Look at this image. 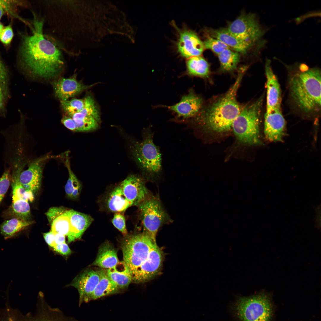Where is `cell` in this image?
I'll list each match as a JSON object with an SVG mask.
<instances>
[{
	"instance_id": "9c48e42d",
	"label": "cell",
	"mask_w": 321,
	"mask_h": 321,
	"mask_svg": "<svg viewBox=\"0 0 321 321\" xmlns=\"http://www.w3.org/2000/svg\"><path fill=\"white\" fill-rule=\"evenodd\" d=\"M138 206L144 233L156 241L159 228L171 220L157 196H149Z\"/></svg>"
},
{
	"instance_id": "836d02e7",
	"label": "cell",
	"mask_w": 321,
	"mask_h": 321,
	"mask_svg": "<svg viewBox=\"0 0 321 321\" xmlns=\"http://www.w3.org/2000/svg\"><path fill=\"white\" fill-rule=\"evenodd\" d=\"M8 76L7 69L0 57V87L5 97L8 94Z\"/></svg>"
},
{
	"instance_id": "3957f363",
	"label": "cell",
	"mask_w": 321,
	"mask_h": 321,
	"mask_svg": "<svg viewBox=\"0 0 321 321\" xmlns=\"http://www.w3.org/2000/svg\"><path fill=\"white\" fill-rule=\"evenodd\" d=\"M246 71L239 70L233 85L226 93L207 107L200 110L194 117L204 128L216 133L228 131L241 109L236 98L238 90Z\"/></svg>"
},
{
	"instance_id": "e0dca14e",
	"label": "cell",
	"mask_w": 321,
	"mask_h": 321,
	"mask_svg": "<svg viewBox=\"0 0 321 321\" xmlns=\"http://www.w3.org/2000/svg\"><path fill=\"white\" fill-rule=\"evenodd\" d=\"M76 75L69 78L61 77L52 83L55 96L61 101H65L90 88L78 81Z\"/></svg>"
},
{
	"instance_id": "4316f807",
	"label": "cell",
	"mask_w": 321,
	"mask_h": 321,
	"mask_svg": "<svg viewBox=\"0 0 321 321\" xmlns=\"http://www.w3.org/2000/svg\"><path fill=\"white\" fill-rule=\"evenodd\" d=\"M33 223V221L14 217L4 221L1 225V233L5 238H10Z\"/></svg>"
},
{
	"instance_id": "6da1fadb",
	"label": "cell",
	"mask_w": 321,
	"mask_h": 321,
	"mask_svg": "<svg viewBox=\"0 0 321 321\" xmlns=\"http://www.w3.org/2000/svg\"><path fill=\"white\" fill-rule=\"evenodd\" d=\"M31 34L22 36L19 57L22 68L31 76L50 79L60 73L64 62L62 53L43 34V20L34 18Z\"/></svg>"
},
{
	"instance_id": "8d00e7d4",
	"label": "cell",
	"mask_w": 321,
	"mask_h": 321,
	"mask_svg": "<svg viewBox=\"0 0 321 321\" xmlns=\"http://www.w3.org/2000/svg\"><path fill=\"white\" fill-rule=\"evenodd\" d=\"M67 210L64 207H52L50 208L45 213L48 219L50 224L57 217L64 213Z\"/></svg>"
},
{
	"instance_id": "4dcf8cb0",
	"label": "cell",
	"mask_w": 321,
	"mask_h": 321,
	"mask_svg": "<svg viewBox=\"0 0 321 321\" xmlns=\"http://www.w3.org/2000/svg\"><path fill=\"white\" fill-rule=\"evenodd\" d=\"M61 105L65 115H69L82 110L85 106L84 98H73L65 101H61Z\"/></svg>"
},
{
	"instance_id": "ee69618b",
	"label": "cell",
	"mask_w": 321,
	"mask_h": 321,
	"mask_svg": "<svg viewBox=\"0 0 321 321\" xmlns=\"http://www.w3.org/2000/svg\"><path fill=\"white\" fill-rule=\"evenodd\" d=\"M5 97L3 92L0 87V111L4 107V100Z\"/></svg>"
},
{
	"instance_id": "d4e9b609",
	"label": "cell",
	"mask_w": 321,
	"mask_h": 321,
	"mask_svg": "<svg viewBox=\"0 0 321 321\" xmlns=\"http://www.w3.org/2000/svg\"><path fill=\"white\" fill-rule=\"evenodd\" d=\"M107 204L109 210L116 213L124 211L133 205L125 196L119 185L111 192L107 200Z\"/></svg>"
},
{
	"instance_id": "7bdbcfd3",
	"label": "cell",
	"mask_w": 321,
	"mask_h": 321,
	"mask_svg": "<svg viewBox=\"0 0 321 321\" xmlns=\"http://www.w3.org/2000/svg\"><path fill=\"white\" fill-rule=\"evenodd\" d=\"M65 236L58 233H55L54 241L55 244H59L65 243Z\"/></svg>"
},
{
	"instance_id": "1f68e13d",
	"label": "cell",
	"mask_w": 321,
	"mask_h": 321,
	"mask_svg": "<svg viewBox=\"0 0 321 321\" xmlns=\"http://www.w3.org/2000/svg\"><path fill=\"white\" fill-rule=\"evenodd\" d=\"M204 49H209L217 55L226 49L230 48L218 39L208 35L203 42Z\"/></svg>"
},
{
	"instance_id": "cb8c5ba5",
	"label": "cell",
	"mask_w": 321,
	"mask_h": 321,
	"mask_svg": "<svg viewBox=\"0 0 321 321\" xmlns=\"http://www.w3.org/2000/svg\"><path fill=\"white\" fill-rule=\"evenodd\" d=\"M119 262L116 250L109 243L106 242L99 247L97 257L92 265L108 269Z\"/></svg>"
},
{
	"instance_id": "ffe728a7",
	"label": "cell",
	"mask_w": 321,
	"mask_h": 321,
	"mask_svg": "<svg viewBox=\"0 0 321 321\" xmlns=\"http://www.w3.org/2000/svg\"><path fill=\"white\" fill-rule=\"evenodd\" d=\"M90 215L71 209L70 216V230L67 235L69 243L81 238L93 221Z\"/></svg>"
},
{
	"instance_id": "b9f144b4",
	"label": "cell",
	"mask_w": 321,
	"mask_h": 321,
	"mask_svg": "<svg viewBox=\"0 0 321 321\" xmlns=\"http://www.w3.org/2000/svg\"><path fill=\"white\" fill-rule=\"evenodd\" d=\"M316 213L315 218L316 225L315 226L319 229H320V205L316 207L315 209Z\"/></svg>"
},
{
	"instance_id": "f546056e",
	"label": "cell",
	"mask_w": 321,
	"mask_h": 321,
	"mask_svg": "<svg viewBox=\"0 0 321 321\" xmlns=\"http://www.w3.org/2000/svg\"><path fill=\"white\" fill-rule=\"evenodd\" d=\"M71 210H67L56 218L51 224V231L67 236L70 230V216Z\"/></svg>"
},
{
	"instance_id": "8fae6325",
	"label": "cell",
	"mask_w": 321,
	"mask_h": 321,
	"mask_svg": "<svg viewBox=\"0 0 321 321\" xmlns=\"http://www.w3.org/2000/svg\"><path fill=\"white\" fill-rule=\"evenodd\" d=\"M85 106L79 112L67 115L74 122L76 131H88L96 130L99 126L100 118L98 108L92 95L88 94L84 98Z\"/></svg>"
},
{
	"instance_id": "8992f818",
	"label": "cell",
	"mask_w": 321,
	"mask_h": 321,
	"mask_svg": "<svg viewBox=\"0 0 321 321\" xmlns=\"http://www.w3.org/2000/svg\"><path fill=\"white\" fill-rule=\"evenodd\" d=\"M158 246L145 233L126 237L122 243L123 261L130 273L145 262Z\"/></svg>"
},
{
	"instance_id": "603a6c76",
	"label": "cell",
	"mask_w": 321,
	"mask_h": 321,
	"mask_svg": "<svg viewBox=\"0 0 321 321\" xmlns=\"http://www.w3.org/2000/svg\"><path fill=\"white\" fill-rule=\"evenodd\" d=\"M106 274L121 290L127 288L132 282L130 270L123 261H119L114 266L106 269Z\"/></svg>"
},
{
	"instance_id": "ac0fdd59",
	"label": "cell",
	"mask_w": 321,
	"mask_h": 321,
	"mask_svg": "<svg viewBox=\"0 0 321 321\" xmlns=\"http://www.w3.org/2000/svg\"><path fill=\"white\" fill-rule=\"evenodd\" d=\"M264 133L271 141H281L284 135L286 122L281 111L266 112L265 114Z\"/></svg>"
},
{
	"instance_id": "277c9868",
	"label": "cell",
	"mask_w": 321,
	"mask_h": 321,
	"mask_svg": "<svg viewBox=\"0 0 321 321\" xmlns=\"http://www.w3.org/2000/svg\"><path fill=\"white\" fill-rule=\"evenodd\" d=\"M262 97L246 106L234 121L232 127L238 141L247 145L260 143L259 126Z\"/></svg>"
},
{
	"instance_id": "44dd1931",
	"label": "cell",
	"mask_w": 321,
	"mask_h": 321,
	"mask_svg": "<svg viewBox=\"0 0 321 321\" xmlns=\"http://www.w3.org/2000/svg\"><path fill=\"white\" fill-rule=\"evenodd\" d=\"M37 307L34 316L27 321H78L67 316L60 309L51 307L45 301L38 303Z\"/></svg>"
},
{
	"instance_id": "d590c367",
	"label": "cell",
	"mask_w": 321,
	"mask_h": 321,
	"mask_svg": "<svg viewBox=\"0 0 321 321\" xmlns=\"http://www.w3.org/2000/svg\"><path fill=\"white\" fill-rule=\"evenodd\" d=\"M114 226L124 235L127 234L125 218L124 216L119 213H116L112 220Z\"/></svg>"
},
{
	"instance_id": "7402d4cb",
	"label": "cell",
	"mask_w": 321,
	"mask_h": 321,
	"mask_svg": "<svg viewBox=\"0 0 321 321\" xmlns=\"http://www.w3.org/2000/svg\"><path fill=\"white\" fill-rule=\"evenodd\" d=\"M100 279L93 292L91 295L89 301L102 297L119 293L121 290L108 276L106 269L99 270Z\"/></svg>"
},
{
	"instance_id": "f1b7e54d",
	"label": "cell",
	"mask_w": 321,
	"mask_h": 321,
	"mask_svg": "<svg viewBox=\"0 0 321 321\" xmlns=\"http://www.w3.org/2000/svg\"><path fill=\"white\" fill-rule=\"evenodd\" d=\"M65 164L68 170L69 177L65 186V191L67 196L70 198L75 199L78 197L81 190V185L71 169L68 160Z\"/></svg>"
},
{
	"instance_id": "d6986e66",
	"label": "cell",
	"mask_w": 321,
	"mask_h": 321,
	"mask_svg": "<svg viewBox=\"0 0 321 321\" xmlns=\"http://www.w3.org/2000/svg\"><path fill=\"white\" fill-rule=\"evenodd\" d=\"M207 32L208 35L219 40L230 48L239 53L246 54L251 48L256 46L237 38L226 28L210 29Z\"/></svg>"
},
{
	"instance_id": "4fadbf2b",
	"label": "cell",
	"mask_w": 321,
	"mask_h": 321,
	"mask_svg": "<svg viewBox=\"0 0 321 321\" xmlns=\"http://www.w3.org/2000/svg\"><path fill=\"white\" fill-rule=\"evenodd\" d=\"M119 186L125 196L133 206H138L150 196L144 181L137 176H128Z\"/></svg>"
},
{
	"instance_id": "f35d334b",
	"label": "cell",
	"mask_w": 321,
	"mask_h": 321,
	"mask_svg": "<svg viewBox=\"0 0 321 321\" xmlns=\"http://www.w3.org/2000/svg\"><path fill=\"white\" fill-rule=\"evenodd\" d=\"M62 123L67 129L74 131H76L75 124L72 119L70 117L65 115L62 118Z\"/></svg>"
},
{
	"instance_id": "74e56055",
	"label": "cell",
	"mask_w": 321,
	"mask_h": 321,
	"mask_svg": "<svg viewBox=\"0 0 321 321\" xmlns=\"http://www.w3.org/2000/svg\"><path fill=\"white\" fill-rule=\"evenodd\" d=\"M13 36V33L11 25L4 27L0 33V40L6 45L9 44Z\"/></svg>"
},
{
	"instance_id": "9a60e30c",
	"label": "cell",
	"mask_w": 321,
	"mask_h": 321,
	"mask_svg": "<svg viewBox=\"0 0 321 321\" xmlns=\"http://www.w3.org/2000/svg\"><path fill=\"white\" fill-rule=\"evenodd\" d=\"M177 43V50L181 55L185 58L201 56L204 49L203 42L196 34L187 29L178 30Z\"/></svg>"
},
{
	"instance_id": "30bf717a",
	"label": "cell",
	"mask_w": 321,
	"mask_h": 321,
	"mask_svg": "<svg viewBox=\"0 0 321 321\" xmlns=\"http://www.w3.org/2000/svg\"><path fill=\"white\" fill-rule=\"evenodd\" d=\"M24 164L18 158L14 161L12 166L11 182L12 189L11 212L14 218L29 221L31 213L29 201L32 202L34 196L33 193L24 188L19 181V176Z\"/></svg>"
},
{
	"instance_id": "7a4b0ae2",
	"label": "cell",
	"mask_w": 321,
	"mask_h": 321,
	"mask_svg": "<svg viewBox=\"0 0 321 321\" xmlns=\"http://www.w3.org/2000/svg\"><path fill=\"white\" fill-rule=\"evenodd\" d=\"M285 65L289 95L293 107L306 118L317 117L321 111L320 69L303 63Z\"/></svg>"
},
{
	"instance_id": "ba28073f",
	"label": "cell",
	"mask_w": 321,
	"mask_h": 321,
	"mask_svg": "<svg viewBox=\"0 0 321 321\" xmlns=\"http://www.w3.org/2000/svg\"><path fill=\"white\" fill-rule=\"evenodd\" d=\"M153 134H145L143 140L135 143L132 153L136 161L149 177L154 179L161 171V158L158 147L153 143Z\"/></svg>"
},
{
	"instance_id": "d6a6232c",
	"label": "cell",
	"mask_w": 321,
	"mask_h": 321,
	"mask_svg": "<svg viewBox=\"0 0 321 321\" xmlns=\"http://www.w3.org/2000/svg\"><path fill=\"white\" fill-rule=\"evenodd\" d=\"M11 182L10 171L7 169L0 178V204L8 190Z\"/></svg>"
},
{
	"instance_id": "ab89813d",
	"label": "cell",
	"mask_w": 321,
	"mask_h": 321,
	"mask_svg": "<svg viewBox=\"0 0 321 321\" xmlns=\"http://www.w3.org/2000/svg\"><path fill=\"white\" fill-rule=\"evenodd\" d=\"M45 240L50 246L53 247L56 244L54 241L55 233L51 231L43 234Z\"/></svg>"
},
{
	"instance_id": "60d3db41",
	"label": "cell",
	"mask_w": 321,
	"mask_h": 321,
	"mask_svg": "<svg viewBox=\"0 0 321 321\" xmlns=\"http://www.w3.org/2000/svg\"><path fill=\"white\" fill-rule=\"evenodd\" d=\"M71 251L65 242L60 244L58 253L62 255L67 256L71 254Z\"/></svg>"
},
{
	"instance_id": "83f0119b",
	"label": "cell",
	"mask_w": 321,
	"mask_h": 321,
	"mask_svg": "<svg viewBox=\"0 0 321 321\" xmlns=\"http://www.w3.org/2000/svg\"><path fill=\"white\" fill-rule=\"evenodd\" d=\"M221 70L228 72L235 70L240 61V53L228 48L218 55Z\"/></svg>"
},
{
	"instance_id": "e575fe53",
	"label": "cell",
	"mask_w": 321,
	"mask_h": 321,
	"mask_svg": "<svg viewBox=\"0 0 321 321\" xmlns=\"http://www.w3.org/2000/svg\"><path fill=\"white\" fill-rule=\"evenodd\" d=\"M20 3L17 1L0 0V19L6 13L14 15L13 13L14 12L13 11L14 7L19 5Z\"/></svg>"
},
{
	"instance_id": "2e32d148",
	"label": "cell",
	"mask_w": 321,
	"mask_h": 321,
	"mask_svg": "<svg viewBox=\"0 0 321 321\" xmlns=\"http://www.w3.org/2000/svg\"><path fill=\"white\" fill-rule=\"evenodd\" d=\"M202 103V98L191 90L182 96L178 103L163 106L175 113L178 117L185 119L195 116L201 109Z\"/></svg>"
},
{
	"instance_id": "f6af8a7d",
	"label": "cell",
	"mask_w": 321,
	"mask_h": 321,
	"mask_svg": "<svg viewBox=\"0 0 321 321\" xmlns=\"http://www.w3.org/2000/svg\"><path fill=\"white\" fill-rule=\"evenodd\" d=\"M4 28V26H3V25L0 22V33L2 31V30Z\"/></svg>"
},
{
	"instance_id": "5b68a950",
	"label": "cell",
	"mask_w": 321,
	"mask_h": 321,
	"mask_svg": "<svg viewBox=\"0 0 321 321\" xmlns=\"http://www.w3.org/2000/svg\"><path fill=\"white\" fill-rule=\"evenodd\" d=\"M234 309L240 321H270L272 307L270 295L262 291L249 297H238Z\"/></svg>"
},
{
	"instance_id": "484cf974",
	"label": "cell",
	"mask_w": 321,
	"mask_h": 321,
	"mask_svg": "<svg viewBox=\"0 0 321 321\" xmlns=\"http://www.w3.org/2000/svg\"><path fill=\"white\" fill-rule=\"evenodd\" d=\"M186 66L187 73L190 76L206 78L209 75V64L201 56L188 58L186 62Z\"/></svg>"
},
{
	"instance_id": "5bb4252c",
	"label": "cell",
	"mask_w": 321,
	"mask_h": 321,
	"mask_svg": "<svg viewBox=\"0 0 321 321\" xmlns=\"http://www.w3.org/2000/svg\"><path fill=\"white\" fill-rule=\"evenodd\" d=\"M48 157L45 156L35 160L29 164L27 169L21 172L19 181L26 191L32 192L34 194L39 190L41 184L43 165Z\"/></svg>"
},
{
	"instance_id": "7c38bea8",
	"label": "cell",
	"mask_w": 321,
	"mask_h": 321,
	"mask_svg": "<svg viewBox=\"0 0 321 321\" xmlns=\"http://www.w3.org/2000/svg\"><path fill=\"white\" fill-rule=\"evenodd\" d=\"M99 270L87 269L76 276L70 285L77 289L79 295V305L89 302L90 297L100 279Z\"/></svg>"
},
{
	"instance_id": "52a82bcc",
	"label": "cell",
	"mask_w": 321,
	"mask_h": 321,
	"mask_svg": "<svg viewBox=\"0 0 321 321\" xmlns=\"http://www.w3.org/2000/svg\"><path fill=\"white\" fill-rule=\"evenodd\" d=\"M227 30L237 38L264 48L269 28L261 24L254 14H242L229 24Z\"/></svg>"
}]
</instances>
